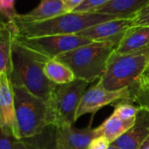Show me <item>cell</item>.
Listing matches in <instances>:
<instances>
[{
    "label": "cell",
    "mask_w": 149,
    "mask_h": 149,
    "mask_svg": "<svg viewBox=\"0 0 149 149\" xmlns=\"http://www.w3.org/2000/svg\"><path fill=\"white\" fill-rule=\"evenodd\" d=\"M48 58L29 48L17 39L12 45V85L25 87L31 93L49 102L57 86L45 74Z\"/></svg>",
    "instance_id": "1"
},
{
    "label": "cell",
    "mask_w": 149,
    "mask_h": 149,
    "mask_svg": "<svg viewBox=\"0 0 149 149\" xmlns=\"http://www.w3.org/2000/svg\"><path fill=\"white\" fill-rule=\"evenodd\" d=\"M119 43L120 40L93 41L61 54L56 58L68 65L74 72L76 79L91 83L103 76Z\"/></svg>",
    "instance_id": "2"
},
{
    "label": "cell",
    "mask_w": 149,
    "mask_h": 149,
    "mask_svg": "<svg viewBox=\"0 0 149 149\" xmlns=\"http://www.w3.org/2000/svg\"><path fill=\"white\" fill-rule=\"evenodd\" d=\"M17 139L33 138L52 127V113L48 102L31 93L24 86L12 85Z\"/></svg>",
    "instance_id": "3"
},
{
    "label": "cell",
    "mask_w": 149,
    "mask_h": 149,
    "mask_svg": "<svg viewBox=\"0 0 149 149\" xmlns=\"http://www.w3.org/2000/svg\"><path fill=\"white\" fill-rule=\"evenodd\" d=\"M119 18L115 16L94 12H69L47 20L17 23L19 37L34 38L48 35L79 34L80 31L102 22Z\"/></svg>",
    "instance_id": "4"
},
{
    "label": "cell",
    "mask_w": 149,
    "mask_h": 149,
    "mask_svg": "<svg viewBox=\"0 0 149 149\" xmlns=\"http://www.w3.org/2000/svg\"><path fill=\"white\" fill-rule=\"evenodd\" d=\"M148 69L149 46L127 54L113 52L98 84L110 91L132 87L140 84Z\"/></svg>",
    "instance_id": "5"
},
{
    "label": "cell",
    "mask_w": 149,
    "mask_h": 149,
    "mask_svg": "<svg viewBox=\"0 0 149 149\" xmlns=\"http://www.w3.org/2000/svg\"><path fill=\"white\" fill-rule=\"evenodd\" d=\"M89 84L85 80L76 79L65 85H57L52 99L48 102L52 113L53 127L61 128L73 126L78 108Z\"/></svg>",
    "instance_id": "6"
},
{
    "label": "cell",
    "mask_w": 149,
    "mask_h": 149,
    "mask_svg": "<svg viewBox=\"0 0 149 149\" xmlns=\"http://www.w3.org/2000/svg\"><path fill=\"white\" fill-rule=\"evenodd\" d=\"M17 39L24 45L39 52L49 59L56 58L61 54L71 52L82 45H86L93 42L79 34L48 35L34 38H24L17 36Z\"/></svg>",
    "instance_id": "7"
},
{
    "label": "cell",
    "mask_w": 149,
    "mask_h": 149,
    "mask_svg": "<svg viewBox=\"0 0 149 149\" xmlns=\"http://www.w3.org/2000/svg\"><path fill=\"white\" fill-rule=\"evenodd\" d=\"M132 87L116 91L107 90L98 83L87 89L82 97L76 114V120L86 113H95L102 107L118 100H128L132 97Z\"/></svg>",
    "instance_id": "8"
},
{
    "label": "cell",
    "mask_w": 149,
    "mask_h": 149,
    "mask_svg": "<svg viewBox=\"0 0 149 149\" xmlns=\"http://www.w3.org/2000/svg\"><path fill=\"white\" fill-rule=\"evenodd\" d=\"M0 129L1 133L17 139L12 84L10 77L4 73H0Z\"/></svg>",
    "instance_id": "9"
},
{
    "label": "cell",
    "mask_w": 149,
    "mask_h": 149,
    "mask_svg": "<svg viewBox=\"0 0 149 149\" xmlns=\"http://www.w3.org/2000/svg\"><path fill=\"white\" fill-rule=\"evenodd\" d=\"M135 17L127 18H115L102 22L89 27L79 33V35L91 41L121 40L125 32L134 26Z\"/></svg>",
    "instance_id": "10"
},
{
    "label": "cell",
    "mask_w": 149,
    "mask_h": 149,
    "mask_svg": "<svg viewBox=\"0 0 149 149\" xmlns=\"http://www.w3.org/2000/svg\"><path fill=\"white\" fill-rule=\"evenodd\" d=\"M55 130V149H87L91 141L97 137L95 128L91 127L76 128L72 126Z\"/></svg>",
    "instance_id": "11"
},
{
    "label": "cell",
    "mask_w": 149,
    "mask_h": 149,
    "mask_svg": "<svg viewBox=\"0 0 149 149\" xmlns=\"http://www.w3.org/2000/svg\"><path fill=\"white\" fill-rule=\"evenodd\" d=\"M149 136V108L141 107L134 125L113 145L120 149H138Z\"/></svg>",
    "instance_id": "12"
},
{
    "label": "cell",
    "mask_w": 149,
    "mask_h": 149,
    "mask_svg": "<svg viewBox=\"0 0 149 149\" xmlns=\"http://www.w3.org/2000/svg\"><path fill=\"white\" fill-rule=\"evenodd\" d=\"M18 29L14 19L2 21L0 26V73L9 77L12 72V45Z\"/></svg>",
    "instance_id": "13"
},
{
    "label": "cell",
    "mask_w": 149,
    "mask_h": 149,
    "mask_svg": "<svg viewBox=\"0 0 149 149\" xmlns=\"http://www.w3.org/2000/svg\"><path fill=\"white\" fill-rule=\"evenodd\" d=\"M69 13L62 0H40V3L31 11L18 14L14 20L18 23L38 22Z\"/></svg>",
    "instance_id": "14"
},
{
    "label": "cell",
    "mask_w": 149,
    "mask_h": 149,
    "mask_svg": "<svg viewBox=\"0 0 149 149\" xmlns=\"http://www.w3.org/2000/svg\"><path fill=\"white\" fill-rule=\"evenodd\" d=\"M149 0H111L94 13L115 16L119 18L137 17L148 5Z\"/></svg>",
    "instance_id": "15"
},
{
    "label": "cell",
    "mask_w": 149,
    "mask_h": 149,
    "mask_svg": "<svg viewBox=\"0 0 149 149\" xmlns=\"http://www.w3.org/2000/svg\"><path fill=\"white\" fill-rule=\"evenodd\" d=\"M148 46L149 26H133L125 32L114 52L127 54L140 51Z\"/></svg>",
    "instance_id": "16"
},
{
    "label": "cell",
    "mask_w": 149,
    "mask_h": 149,
    "mask_svg": "<svg viewBox=\"0 0 149 149\" xmlns=\"http://www.w3.org/2000/svg\"><path fill=\"white\" fill-rule=\"evenodd\" d=\"M135 121L136 118L131 120H122L113 113L110 117L104 120L100 126L95 128L96 136L104 137L110 142V144H113L127 130H129L134 125Z\"/></svg>",
    "instance_id": "17"
},
{
    "label": "cell",
    "mask_w": 149,
    "mask_h": 149,
    "mask_svg": "<svg viewBox=\"0 0 149 149\" xmlns=\"http://www.w3.org/2000/svg\"><path fill=\"white\" fill-rule=\"evenodd\" d=\"M45 74L55 85H65L76 79L72 70L57 58L49 59L45 65Z\"/></svg>",
    "instance_id": "18"
},
{
    "label": "cell",
    "mask_w": 149,
    "mask_h": 149,
    "mask_svg": "<svg viewBox=\"0 0 149 149\" xmlns=\"http://www.w3.org/2000/svg\"><path fill=\"white\" fill-rule=\"evenodd\" d=\"M32 138L17 139L14 136L0 134V149H45L38 142L31 141Z\"/></svg>",
    "instance_id": "19"
},
{
    "label": "cell",
    "mask_w": 149,
    "mask_h": 149,
    "mask_svg": "<svg viewBox=\"0 0 149 149\" xmlns=\"http://www.w3.org/2000/svg\"><path fill=\"white\" fill-rule=\"evenodd\" d=\"M140 110L141 107H136L128 102H122L115 107L113 113L122 120H131L137 117Z\"/></svg>",
    "instance_id": "20"
},
{
    "label": "cell",
    "mask_w": 149,
    "mask_h": 149,
    "mask_svg": "<svg viewBox=\"0 0 149 149\" xmlns=\"http://www.w3.org/2000/svg\"><path fill=\"white\" fill-rule=\"evenodd\" d=\"M110 1L111 0H85L79 7L73 10V12H93Z\"/></svg>",
    "instance_id": "21"
},
{
    "label": "cell",
    "mask_w": 149,
    "mask_h": 149,
    "mask_svg": "<svg viewBox=\"0 0 149 149\" xmlns=\"http://www.w3.org/2000/svg\"><path fill=\"white\" fill-rule=\"evenodd\" d=\"M15 4L16 0H0V11L7 20H12L18 15Z\"/></svg>",
    "instance_id": "22"
},
{
    "label": "cell",
    "mask_w": 149,
    "mask_h": 149,
    "mask_svg": "<svg viewBox=\"0 0 149 149\" xmlns=\"http://www.w3.org/2000/svg\"><path fill=\"white\" fill-rule=\"evenodd\" d=\"M110 146V142L104 137L94 138L87 149H107Z\"/></svg>",
    "instance_id": "23"
},
{
    "label": "cell",
    "mask_w": 149,
    "mask_h": 149,
    "mask_svg": "<svg viewBox=\"0 0 149 149\" xmlns=\"http://www.w3.org/2000/svg\"><path fill=\"white\" fill-rule=\"evenodd\" d=\"M139 25L149 26V11L139 14L137 17H135L134 26H139Z\"/></svg>",
    "instance_id": "24"
},
{
    "label": "cell",
    "mask_w": 149,
    "mask_h": 149,
    "mask_svg": "<svg viewBox=\"0 0 149 149\" xmlns=\"http://www.w3.org/2000/svg\"><path fill=\"white\" fill-rule=\"evenodd\" d=\"M85 0H66L65 2L68 12H72L77 7H79Z\"/></svg>",
    "instance_id": "25"
},
{
    "label": "cell",
    "mask_w": 149,
    "mask_h": 149,
    "mask_svg": "<svg viewBox=\"0 0 149 149\" xmlns=\"http://www.w3.org/2000/svg\"><path fill=\"white\" fill-rule=\"evenodd\" d=\"M138 149H149V136L142 142V144Z\"/></svg>",
    "instance_id": "26"
},
{
    "label": "cell",
    "mask_w": 149,
    "mask_h": 149,
    "mask_svg": "<svg viewBox=\"0 0 149 149\" xmlns=\"http://www.w3.org/2000/svg\"><path fill=\"white\" fill-rule=\"evenodd\" d=\"M141 82L144 83V84H148L149 85V69L146 72V73L144 74L142 79L141 80Z\"/></svg>",
    "instance_id": "27"
},
{
    "label": "cell",
    "mask_w": 149,
    "mask_h": 149,
    "mask_svg": "<svg viewBox=\"0 0 149 149\" xmlns=\"http://www.w3.org/2000/svg\"><path fill=\"white\" fill-rule=\"evenodd\" d=\"M107 149H120V148H118V147H116V146H114V145H113V144H110V146L108 147V148Z\"/></svg>",
    "instance_id": "28"
},
{
    "label": "cell",
    "mask_w": 149,
    "mask_h": 149,
    "mask_svg": "<svg viewBox=\"0 0 149 149\" xmlns=\"http://www.w3.org/2000/svg\"><path fill=\"white\" fill-rule=\"evenodd\" d=\"M147 11H149V4L147 6V7H146V8H145V9H144V10H142V11H141V13H140V14H141V13H145V12H147Z\"/></svg>",
    "instance_id": "29"
},
{
    "label": "cell",
    "mask_w": 149,
    "mask_h": 149,
    "mask_svg": "<svg viewBox=\"0 0 149 149\" xmlns=\"http://www.w3.org/2000/svg\"><path fill=\"white\" fill-rule=\"evenodd\" d=\"M62 1H64V2H65V1H66V0H62Z\"/></svg>",
    "instance_id": "30"
},
{
    "label": "cell",
    "mask_w": 149,
    "mask_h": 149,
    "mask_svg": "<svg viewBox=\"0 0 149 149\" xmlns=\"http://www.w3.org/2000/svg\"><path fill=\"white\" fill-rule=\"evenodd\" d=\"M53 149H55V148H53Z\"/></svg>",
    "instance_id": "31"
}]
</instances>
